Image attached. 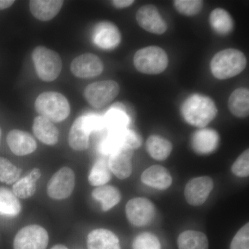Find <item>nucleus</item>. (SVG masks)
<instances>
[{
    "mask_svg": "<svg viewBox=\"0 0 249 249\" xmlns=\"http://www.w3.org/2000/svg\"><path fill=\"white\" fill-rule=\"evenodd\" d=\"M51 249H68L66 247H65V246L61 245H58L54 246V247H52Z\"/></svg>",
    "mask_w": 249,
    "mask_h": 249,
    "instance_id": "40",
    "label": "nucleus"
},
{
    "mask_svg": "<svg viewBox=\"0 0 249 249\" xmlns=\"http://www.w3.org/2000/svg\"><path fill=\"white\" fill-rule=\"evenodd\" d=\"M41 172L35 168L25 178L18 180L13 186V193L17 197L27 199L35 194L36 182L40 178Z\"/></svg>",
    "mask_w": 249,
    "mask_h": 249,
    "instance_id": "24",
    "label": "nucleus"
},
{
    "mask_svg": "<svg viewBox=\"0 0 249 249\" xmlns=\"http://www.w3.org/2000/svg\"><path fill=\"white\" fill-rule=\"evenodd\" d=\"M105 126L109 131L127 128L131 119L127 107L123 103H117L112 106L103 116Z\"/></svg>",
    "mask_w": 249,
    "mask_h": 249,
    "instance_id": "18",
    "label": "nucleus"
},
{
    "mask_svg": "<svg viewBox=\"0 0 249 249\" xmlns=\"http://www.w3.org/2000/svg\"><path fill=\"white\" fill-rule=\"evenodd\" d=\"M49 235L44 228L29 225L23 228L14 239V249H46Z\"/></svg>",
    "mask_w": 249,
    "mask_h": 249,
    "instance_id": "8",
    "label": "nucleus"
},
{
    "mask_svg": "<svg viewBox=\"0 0 249 249\" xmlns=\"http://www.w3.org/2000/svg\"><path fill=\"white\" fill-rule=\"evenodd\" d=\"M142 139L137 132L128 128L109 131L107 137L100 143L99 151L104 155L110 156L123 147L135 150L142 145Z\"/></svg>",
    "mask_w": 249,
    "mask_h": 249,
    "instance_id": "6",
    "label": "nucleus"
},
{
    "mask_svg": "<svg viewBox=\"0 0 249 249\" xmlns=\"http://www.w3.org/2000/svg\"><path fill=\"white\" fill-rule=\"evenodd\" d=\"M142 181L156 189L165 190L171 186L173 178L166 168L160 165H153L142 173Z\"/></svg>",
    "mask_w": 249,
    "mask_h": 249,
    "instance_id": "20",
    "label": "nucleus"
},
{
    "mask_svg": "<svg viewBox=\"0 0 249 249\" xmlns=\"http://www.w3.org/2000/svg\"><path fill=\"white\" fill-rule=\"evenodd\" d=\"M119 85L114 80L96 82L85 88L86 101L95 108H102L111 103L119 93Z\"/></svg>",
    "mask_w": 249,
    "mask_h": 249,
    "instance_id": "7",
    "label": "nucleus"
},
{
    "mask_svg": "<svg viewBox=\"0 0 249 249\" xmlns=\"http://www.w3.org/2000/svg\"><path fill=\"white\" fill-rule=\"evenodd\" d=\"M247 58L240 51L227 49L214 55L211 60V71L216 78L225 80L240 74L247 67Z\"/></svg>",
    "mask_w": 249,
    "mask_h": 249,
    "instance_id": "2",
    "label": "nucleus"
},
{
    "mask_svg": "<svg viewBox=\"0 0 249 249\" xmlns=\"http://www.w3.org/2000/svg\"><path fill=\"white\" fill-rule=\"evenodd\" d=\"M14 2V0H0V10H4L11 7Z\"/></svg>",
    "mask_w": 249,
    "mask_h": 249,
    "instance_id": "39",
    "label": "nucleus"
},
{
    "mask_svg": "<svg viewBox=\"0 0 249 249\" xmlns=\"http://www.w3.org/2000/svg\"><path fill=\"white\" fill-rule=\"evenodd\" d=\"M146 148L152 158L156 160H163L169 157L173 150V145L169 141L160 136L154 135L147 139Z\"/></svg>",
    "mask_w": 249,
    "mask_h": 249,
    "instance_id": "29",
    "label": "nucleus"
},
{
    "mask_svg": "<svg viewBox=\"0 0 249 249\" xmlns=\"http://www.w3.org/2000/svg\"><path fill=\"white\" fill-rule=\"evenodd\" d=\"M213 189V181L209 177L193 178L185 188V197L192 206H200L209 197Z\"/></svg>",
    "mask_w": 249,
    "mask_h": 249,
    "instance_id": "12",
    "label": "nucleus"
},
{
    "mask_svg": "<svg viewBox=\"0 0 249 249\" xmlns=\"http://www.w3.org/2000/svg\"><path fill=\"white\" fill-rule=\"evenodd\" d=\"M181 112L185 121L191 125L204 127L217 114L212 99L201 94L192 95L183 104Z\"/></svg>",
    "mask_w": 249,
    "mask_h": 249,
    "instance_id": "1",
    "label": "nucleus"
},
{
    "mask_svg": "<svg viewBox=\"0 0 249 249\" xmlns=\"http://www.w3.org/2000/svg\"><path fill=\"white\" fill-rule=\"evenodd\" d=\"M33 130L41 142L53 145L58 141L59 132L52 121L42 116H37L34 121Z\"/></svg>",
    "mask_w": 249,
    "mask_h": 249,
    "instance_id": "22",
    "label": "nucleus"
},
{
    "mask_svg": "<svg viewBox=\"0 0 249 249\" xmlns=\"http://www.w3.org/2000/svg\"><path fill=\"white\" fill-rule=\"evenodd\" d=\"M111 178V170L107 160H98L93 165L89 175V182L93 186H105Z\"/></svg>",
    "mask_w": 249,
    "mask_h": 249,
    "instance_id": "31",
    "label": "nucleus"
},
{
    "mask_svg": "<svg viewBox=\"0 0 249 249\" xmlns=\"http://www.w3.org/2000/svg\"><path fill=\"white\" fill-rule=\"evenodd\" d=\"M219 134L214 129H201L196 131L192 138V146L196 153L207 155L219 145Z\"/></svg>",
    "mask_w": 249,
    "mask_h": 249,
    "instance_id": "17",
    "label": "nucleus"
},
{
    "mask_svg": "<svg viewBox=\"0 0 249 249\" xmlns=\"http://www.w3.org/2000/svg\"><path fill=\"white\" fill-rule=\"evenodd\" d=\"M88 249H121L115 234L107 229H99L90 232L88 237Z\"/></svg>",
    "mask_w": 249,
    "mask_h": 249,
    "instance_id": "21",
    "label": "nucleus"
},
{
    "mask_svg": "<svg viewBox=\"0 0 249 249\" xmlns=\"http://www.w3.org/2000/svg\"><path fill=\"white\" fill-rule=\"evenodd\" d=\"M231 249H249V225L245 224L239 230L231 244Z\"/></svg>",
    "mask_w": 249,
    "mask_h": 249,
    "instance_id": "36",
    "label": "nucleus"
},
{
    "mask_svg": "<svg viewBox=\"0 0 249 249\" xmlns=\"http://www.w3.org/2000/svg\"><path fill=\"white\" fill-rule=\"evenodd\" d=\"M178 249H209V240L203 232L186 231L178 237Z\"/></svg>",
    "mask_w": 249,
    "mask_h": 249,
    "instance_id": "27",
    "label": "nucleus"
},
{
    "mask_svg": "<svg viewBox=\"0 0 249 249\" xmlns=\"http://www.w3.org/2000/svg\"><path fill=\"white\" fill-rule=\"evenodd\" d=\"M136 18L140 27L152 34L160 35L167 30L166 23L153 5L142 6L137 11Z\"/></svg>",
    "mask_w": 249,
    "mask_h": 249,
    "instance_id": "14",
    "label": "nucleus"
},
{
    "mask_svg": "<svg viewBox=\"0 0 249 249\" xmlns=\"http://www.w3.org/2000/svg\"><path fill=\"white\" fill-rule=\"evenodd\" d=\"M6 140L11 151L16 155H30L37 148V143L32 136L19 129L11 130Z\"/></svg>",
    "mask_w": 249,
    "mask_h": 249,
    "instance_id": "16",
    "label": "nucleus"
},
{
    "mask_svg": "<svg viewBox=\"0 0 249 249\" xmlns=\"http://www.w3.org/2000/svg\"><path fill=\"white\" fill-rule=\"evenodd\" d=\"M174 5L178 12L186 16L199 14L203 6V1L199 0H176Z\"/></svg>",
    "mask_w": 249,
    "mask_h": 249,
    "instance_id": "33",
    "label": "nucleus"
},
{
    "mask_svg": "<svg viewBox=\"0 0 249 249\" xmlns=\"http://www.w3.org/2000/svg\"><path fill=\"white\" fill-rule=\"evenodd\" d=\"M93 199L101 202L102 209L107 211L112 209L121 200V193L115 187L111 186H98L92 192Z\"/></svg>",
    "mask_w": 249,
    "mask_h": 249,
    "instance_id": "26",
    "label": "nucleus"
},
{
    "mask_svg": "<svg viewBox=\"0 0 249 249\" xmlns=\"http://www.w3.org/2000/svg\"><path fill=\"white\" fill-rule=\"evenodd\" d=\"M63 3L61 0H31L29 7L34 17L42 22H47L58 14Z\"/></svg>",
    "mask_w": 249,
    "mask_h": 249,
    "instance_id": "19",
    "label": "nucleus"
},
{
    "mask_svg": "<svg viewBox=\"0 0 249 249\" xmlns=\"http://www.w3.org/2000/svg\"><path fill=\"white\" fill-rule=\"evenodd\" d=\"M32 59L37 76L43 81H53L62 71V62L60 55L47 47H36L33 52Z\"/></svg>",
    "mask_w": 249,
    "mask_h": 249,
    "instance_id": "4",
    "label": "nucleus"
},
{
    "mask_svg": "<svg viewBox=\"0 0 249 249\" xmlns=\"http://www.w3.org/2000/svg\"><path fill=\"white\" fill-rule=\"evenodd\" d=\"M229 107L237 117L245 118L249 114V91L247 88L235 90L229 99Z\"/></svg>",
    "mask_w": 249,
    "mask_h": 249,
    "instance_id": "25",
    "label": "nucleus"
},
{
    "mask_svg": "<svg viewBox=\"0 0 249 249\" xmlns=\"http://www.w3.org/2000/svg\"><path fill=\"white\" fill-rule=\"evenodd\" d=\"M232 173L240 178H247L249 175V151L246 150L232 165Z\"/></svg>",
    "mask_w": 249,
    "mask_h": 249,
    "instance_id": "35",
    "label": "nucleus"
},
{
    "mask_svg": "<svg viewBox=\"0 0 249 249\" xmlns=\"http://www.w3.org/2000/svg\"><path fill=\"white\" fill-rule=\"evenodd\" d=\"M133 249H161L160 240L153 234L143 232L135 237L132 244Z\"/></svg>",
    "mask_w": 249,
    "mask_h": 249,
    "instance_id": "34",
    "label": "nucleus"
},
{
    "mask_svg": "<svg viewBox=\"0 0 249 249\" xmlns=\"http://www.w3.org/2000/svg\"><path fill=\"white\" fill-rule=\"evenodd\" d=\"M134 67L145 74H159L168 65V55L160 47H145L139 50L134 57Z\"/></svg>",
    "mask_w": 249,
    "mask_h": 249,
    "instance_id": "5",
    "label": "nucleus"
},
{
    "mask_svg": "<svg viewBox=\"0 0 249 249\" xmlns=\"http://www.w3.org/2000/svg\"><path fill=\"white\" fill-rule=\"evenodd\" d=\"M22 170L18 168L16 165L6 159L0 157V181L13 184L18 181Z\"/></svg>",
    "mask_w": 249,
    "mask_h": 249,
    "instance_id": "32",
    "label": "nucleus"
},
{
    "mask_svg": "<svg viewBox=\"0 0 249 249\" xmlns=\"http://www.w3.org/2000/svg\"><path fill=\"white\" fill-rule=\"evenodd\" d=\"M1 129H0V139H1Z\"/></svg>",
    "mask_w": 249,
    "mask_h": 249,
    "instance_id": "41",
    "label": "nucleus"
},
{
    "mask_svg": "<svg viewBox=\"0 0 249 249\" xmlns=\"http://www.w3.org/2000/svg\"><path fill=\"white\" fill-rule=\"evenodd\" d=\"M132 156L133 150L129 147H123L109 156L108 165L116 178L124 179L130 176L132 172Z\"/></svg>",
    "mask_w": 249,
    "mask_h": 249,
    "instance_id": "15",
    "label": "nucleus"
},
{
    "mask_svg": "<svg viewBox=\"0 0 249 249\" xmlns=\"http://www.w3.org/2000/svg\"><path fill=\"white\" fill-rule=\"evenodd\" d=\"M20 203L13 192L0 187V215L14 217L20 213Z\"/></svg>",
    "mask_w": 249,
    "mask_h": 249,
    "instance_id": "28",
    "label": "nucleus"
},
{
    "mask_svg": "<svg viewBox=\"0 0 249 249\" xmlns=\"http://www.w3.org/2000/svg\"><path fill=\"white\" fill-rule=\"evenodd\" d=\"M36 111L52 123L65 121L70 114L68 100L61 93L47 91L39 95L35 103Z\"/></svg>",
    "mask_w": 249,
    "mask_h": 249,
    "instance_id": "3",
    "label": "nucleus"
},
{
    "mask_svg": "<svg viewBox=\"0 0 249 249\" xmlns=\"http://www.w3.org/2000/svg\"><path fill=\"white\" fill-rule=\"evenodd\" d=\"M133 0H114L112 1V4L118 9H124V8L128 7L133 4Z\"/></svg>",
    "mask_w": 249,
    "mask_h": 249,
    "instance_id": "38",
    "label": "nucleus"
},
{
    "mask_svg": "<svg viewBox=\"0 0 249 249\" xmlns=\"http://www.w3.org/2000/svg\"><path fill=\"white\" fill-rule=\"evenodd\" d=\"M121 35L113 23L103 21L96 24L93 32V40L99 48L110 50L120 44Z\"/></svg>",
    "mask_w": 249,
    "mask_h": 249,
    "instance_id": "13",
    "label": "nucleus"
},
{
    "mask_svg": "<svg viewBox=\"0 0 249 249\" xmlns=\"http://www.w3.org/2000/svg\"><path fill=\"white\" fill-rule=\"evenodd\" d=\"M210 23L214 31L220 35H227L231 32L234 22L231 16L225 10L218 8L210 16Z\"/></svg>",
    "mask_w": 249,
    "mask_h": 249,
    "instance_id": "30",
    "label": "nucleus"
},
{
    "mask_svg": "<svg viewBox=\"0 0 249 249\" xmlns=\"http://www.w3.org/2000/svg\"><path fill=\"white\" fill-rule=\"evenodd\" d=\"M126 215L131 224L144 227L152 222L155 209L151 201L145 198H134L126 205Z\"/></svg>",
    "mask_w": 249,
    "mask_h": 249,
    "instance_id": "10",
    "label": "nucleus"
},
{
    "mask_svg": "<svg viewBox=\"0 0 249 249\" xmlns=\"http://www.w3.org/2000/svg\"><path fill=\"white\" fill-rule=\"evenodd\" d=\"M75 186V175L71 168H62L49 181L47 193L54 199H65L71 196Z\"/></svg>",
    "mask_w": 249,
    "mask_h": 249,
    "instance_id": "9",
    "label": "nucleus"
},
{
    "mask_svg": "<svg viewBox=\"0 0 249 249\" xmlns=\"http://www.w3.org/2000/svg\"><path fill=\"white\" fill-rule=\"evenodd\" d=\"M82 118L85 127L91 134L106 128L103 116L96 114H88L82 116Z\"/></svg>",
    "mask_w": 249,
    "mask_h": 249,
    "instance_id": "37",
    "label": "nucleus"
},
{
    "mask_svg": "<svg viewBox=\"0 0 249 249\" xmlns=\"http://www.w3.org/2000/svg\"><path fill=\"white\" fill-rule=\"evenodd\" d=\"M71 71L77 78H93L102 73L103 62L94 54H82L71 62Z\"/></svg>",
    "mask_w": 249,
    "mask_h": 249,
    "instance_id": "11",
    "label": "nucleus"
},
{
    "mask_svg": "<svg viewBox=\"0 0 249 249\" xmlns=\"http://www.w3.org/2000/svg\"><path fill=\"white\" fill-rule=\"evenodd\" d=\"M90 132L85 127L82 116L72 124L69 134V144L76 151L87 150L89 145Z\"/></svg>",
    "mask_w": 249,
    "mask_h": 249,
    "instance_id": "23",
    "label": "nucleus"
}]
</instances>
